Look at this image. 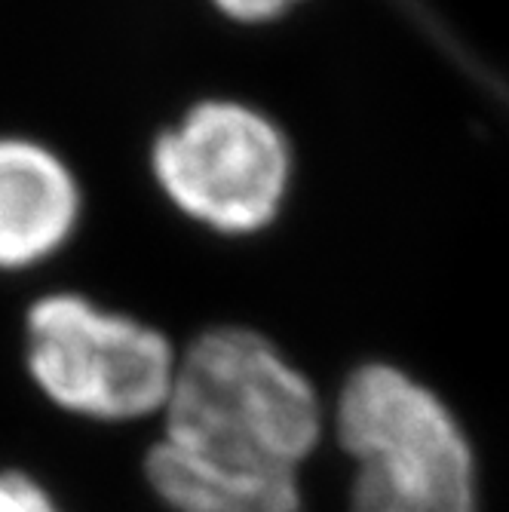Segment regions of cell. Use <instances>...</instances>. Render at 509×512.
Wrapping results in <instances>:
<instances>
[{
	"label": "cell",
	"mask_w": 509,
	"mask_h": 512,
	"mask_svg": "<svg viewBox=\"0 0 509 512\" xmlns=\"http://www.w3.org/2000/svg\"><path fill=\"white\" fill-rule=\"evenodd\" d=\"M145 479L172 512H304L301 479L240 482L178 460L160 442L145 454Z\"/></svg>",
	"instance_id": "6"
},
{
	"label": "cell",
	"mask_w": 509,
	"mask_h": 512,
	"mask_svg": "<svg viewBox=\"0 0 509 512\" xmlns=\"http://www.w3.org/2000/svg\"><path fill=\"white\" fill-rule=\"evenodd\" d=\"M0 512H59V506L28 473L0 470Z\"/></svg>",
	"instance_id": "7"
},
{
	"label": "cell",
	"mask_w": 509,
	"mask_h": 512,
	"mask_svg": "<svg viewBox=\"0 0 509 512\" xmlns=\"http://www.w3.org/2000/svg\"><path fill=\"white\" fill-rule=\"evenodd\" d=\"M212 4L234 22H270V19H280L283 13H289L295 4L301 0H212Z\"/></svg>",
	"instance_id": "8"
},
{
	"label": "cell",
	"mask_w": 509,
	"mask_h": 512,
	"mask_svg": "<svg viewBox=\"0 0 509 512\" xmlns=\"http://www.w3.org/2000/svg\"><path fill=\"white\" fill-rule=\"evenodd\" d=\"M160 417L166 451L240 482L301 479L326 430L310 378L246 325H218L188 344Z\"/></svg>",
	"instance_id": "1"
},
{
	"label": "cell",
	"mask_w": 509,
	"mask_h": 512,
	"mask_svg": "<svg viewBox=\"0 0 509 512\" xmlns=\"http://www.w3.org/2000/svg\"><path fill=\"white\" fill-rule=\"evenodd\" d=\"M163 194L218 234H255L280 212L292 154L286 135L240 102H200L154 145Z\"/></svg>",
	"instance_id": "4"
},
{
	"label": "cell",
	"mask_w": 509,
	"mask_h": 512,
	"mask_svg": "<svg viewBox=\"0 0 509 512\" xmlns=\"http://www.w3.org/2000/svg\"><path fill=\"white\" fill-rule=\"evenodd\" d=\"M77 218L80 191L71 169L28 138H0V270L53 258Z\"/></svg>",
	"instance_id": "5"
},
{
	"label": "cell",
	"mask_w": 509,
	"mask_h": 512,
	"mask_svg": "<svg viewBox=\"0 0 509 512\" xmlns=\"http://www.w3.org/2000/svg\"><path fill=\"white\" fill-rule=\"evenodd\" d=\"M25 365L46 402L96 424L163 414L178 353L154 325L53 292L25 316Z\"/></svg>",
	"instance_id": "3"
},
{
	"label": "cell",
	"mask_w": 509,
	"mask_h": 512,
	"mask_svg": "<svg viewBox=\"0 0 509 512\" xmlns=\"http://www.w3.org/2000/svg\"><path fill=\"white\" fill-rule=\"evenodd\" d=\"M332 430L353 460L350 512H476V460L451 408L387 362L353 368Z\"/></svg>",
	"instance_id": "2"
}]
</instances>
